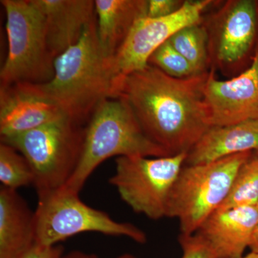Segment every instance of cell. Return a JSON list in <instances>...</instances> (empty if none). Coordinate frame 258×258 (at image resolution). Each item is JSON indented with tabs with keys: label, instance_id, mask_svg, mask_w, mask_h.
<instances>
[{
	"label": "cell",
	"instance_id": "1",
	"mask_svg": "<svg viewBox=\"0 0 258 258\" xmlns=\"http://www.w3.org/2000/svg\"><path fill=\"white\" fill-rule=\"evenodd\" d=\"M208 73L176 79L149 64L120 79L114 98L128 103L147 137L169 155L188 153L211 127L203 92Z\"/></svg>",
	"mask_w": 258,
	"mask_h": 258
},
{
	"label": "cell",
	"instance_id": "2",
	"mask_svg": "<svg viewBox=\"0 0 258 258\" xmlns=\"http://www.w3.org/2000/svg\"><path fill=\"white\" fill-rule=\"evenodd\" d=\"M55 105L68 118L87 123L100 103L114 98L117 77L113 59L103 52L93 19L77 43L55 57L54 76L42 84L27 83Z\"/></svg>",
	"mask_w": 258,
	"mask_h": 258
},
{
	"label": "cell",
	"instance_id": "3",
	"mask_svg": "<svg viewBox=\"0 0 258 258\" xmlns=\"http://www.w3.org/2000/svg\"><path fill=\"white\" fill-rule=\"evenodd\" d=\"M144 132L128 103L108 98L98 105L85 126L79 164L64 187L80 193L93 171L113 157H169Z\"/></svg>",
	"mask_w": 258,
	"mask_h": 258
},
{
	"label": "cell",
	"instance_id": "4",
	"mask_svg": "<svg viewBox=\"0 0 258 258\" xmlns=\"http://www.w3.org/2000/svg\"><path fill=\"white\" fill-rule=\"evenodd\" d=\"M254 152L184 165L168 203L166 217L177 219L181 235H194L228 198L241 166Z\"/></svg>",
	"mask_w": 258,
	"mask_h": 258
},
{
	"label": "cell",
	"instance_id": "5",
	"mask_svg": "<svg viewBox=\"0 0 258 258\" xmlns=\"http://www.w3.org/2000/svg\"><path fill=\"white\" fill-rule=\"evenodd\" d=\"M85 126L67 117L1 139L23 156L35 176L37 196L63 187L79 164Z\"/></svg>",
	"mask_w": 258,
	"mask_h": 258
},
{
	"label": "cell",
	"instance_id": "6",
	"mask_svg": "<svg viewBox=\"0 0 258 258\" xmlns=\"http://www.w3.org/2000/svg\"><path fill=\"white\" fill-rule=\"evenodd\" d=\"M6 13L8 53L0 86L42 84L54 76L55 57L47 45L43 17L32 0H2Z\"/></svg>",
	"mask_w": 258,
	"mask_h": 258
},
{
	"label": "cell",
	"instance_id": "7",
	"mask_svg": "<svg viewBox=\"0 0 258 258\" xmlns=\"http://www.w3.org/2000/svg\"><path fill=\"white\" fill-rule=\"evenodd\" d=\"M35 243L53 247L69 237L98 232L128 237L139 244L147 242L143 230L128 222L115 221L106 212L83 203L79 194L63 187L38 195L35 211Z\"/></svg>",
	"mask_w": 258,
	"mask_h": 258
},
{
	"label": "cell",
	"instance_id": "8",
	"mask_svg": "<svg viewBox=\"0 0 258 258\" xmlns=\"http://www.w3.org/2000/svg\"><path fill=\"white\" fill-rule=\"evenodd\" d=\"M186 157L187 153L164 157H117L109 183L134 212L160 220L166 217L171 190Z\"/></svg>",
	"mask_w": 258,
	"mask_h": 258
},
{
	"label": "cell",
	"instance_id": "9",
	"mask_svg": "<svg viewBox=\"0 0 258 258\" xmlns=\"http://www.w3.org/2000/svg\"><path fill=\"white\" fill-rule=\"evenodd\" d=\"M203 24L208 35L210 69L235 77L255 43L257 2L229 0Z\"/></svg>",
	"mask_w": 258,
	"mask_h": 258
},
{
	"label": "cell",
	"instance_id": "10",
	"mask_svg": "<svg viewBox=\"0 0 258 258\" xmlns=\"http://www.w3.org/2000/svg\"><path fill=\"white\" fill-rule=\"evenodd\" d=\"M212 0H185L174 14L161 18L139 20L113 59L117 83L125 76L149 66L151 55L181 28L203 22Z\"/></svg>",
	"mask_w": 258,
	"mask_h": 258
},
{
	"label": "cell",
	"instance_id": "11",
	"mask_svg": "<svg viewBox=\"0 0 258 258\" xmlns=\"http://www.w3.org/2000/svg\"><path fill=\"white\" fill-rule=\"evenodd\" d=\"M203 92L210 126L258 120V42L249 67L235 77L220 81L210 69Z\"/></svg>",
	"mask_w": 258,
	"mask_h": 258
},
{
	"label": "cell",
	"instance_id": "12",
	"mask_svg": "<svg viewBox=\"0 0 258 258\" xmlns=\"http://www.w3.org/2000/svg\"><path fill=\"white\" fill-rule=\"evenodd\" d=\"M55 105L27 83L0 86V135L8 138L64 118Z\"/></svg>",
	"mask_w": 258,
	"mask_h": 258
},
{
	"label": "cell",
	"instance_id": "13",
	"mask_svg": "<svg viewBox=\"0 0 258 258\" xmlns=\"http://www.w3.org/2000/svg\"><path fill=\"white\" fill-rule=\"evenodd\" d=\"M257 220V205L217 210L195 234L217 258H240L249 248Z\"/></svg>",
	"mask_w": 258,
	"mask_h": 258
},
{
	"label": "cell",
	"instance_id": "14",
	"mask_svg": "<svg viewBox=\"0 0 258 258\" xmlns=\"http://www.w3.org/2000/svg\"><path fill=\"white\" fill-rule=\"evenodd\" d=\"M45 22L47 45L54 57L77 43L96 18L93 0H32Z\"/></svg>",
	"mask_w": 258,
	"mask_h": 258
},
{
	"label": "cell",
	"instance_id": "15",
	"mask_svg": "<svg viewBox=\"0 0 258 258\" xmlns=\"http://www.w3.org/2000/svg\"><path fill=\"white\" fill-rule=\"evenodd\" d=\"M246 152H258V120L210 127L187 153L184 165L208 164Z\"/></svg>",
	"mask_w": 258,
	"mask_h": 258
},
{
	"label": "cell",
	"instance_id": "16",
	"mask_svg": "<svg viewBox=\"0 0 258 258\" xmlns=\"http://www.w3.org/2000/svg\"><path fill=\"white\" fill-rule=\"evenodd\" d=\"M35 244V212L17 190L0 189V258H18Z\"/></svg>",
	"mask_w": 258,
	"mask_h": 258
},
{
	"label": "cell",
	"instance_id": "17",
	"mask_svg": "<svg viewBox=\"0 0 258 258\" xmlns=\"http://www.w3.org/2000/svg\"><path fill=\"white\" fill-rule=\"evenodd\" d=\"M148 0H96L97 30L103 52L113 59L134 25L147 17Z\"/></svg>",
	"mask_w": 258,
	"mask_h": 258
},
{
	"label": "cell",
	"instance_id": "18",
	"mask_svg": "<svg viewBox=\"0 0 258 258\" xmlns=\"http://www.w3.org/2000/svg\"><path fill=\"white\" fill-rule=\"evenodd\" d=\"M169 42L199 75L209 72L208 35L203 22L181 28Z\"/></svg>",
	"mask_w": 258,
	"mask_h": 258
},
{
	"label": "cell",
	"instance_id": "19",
	"mask_svg": "<svg viewBox=\"0 0 258 258\" xmlns=\"http://www.w3.org/2000/svg\"><path fill=\"white\" fill-rule=\"evenodd\" d=\"M258 203V152L241 166L228 198L217 210L256 205Z\"/></svg>",
	"mask_w": 258,
	"mask_h": 258
},
{
	"label": "cell",
	"instance_id": "20",
	"mask_svg": "<svg viewBox=\"0 0 258 258\" xmlns=\"http://www.w3.org/2000/svg\"><path fill=\"white\" fill-rule=\"evenodd\" d=\"M0 181L3 187L17 190L34 185L35 176L27 159L8 144L0 145Z\"/></svg>",
	"mask_w": 258,
	"mask_h": 258
},
{
	"label": "cell",
	"instance_id": "21",
	"mask_svg": "<svg viewBox=\"0 0 258 258\" xmlns=\"http://www.w3.org/2000/svg\"><path fill=\"white\" fill-rule=\"evenodd\" d=\"M149 64L176 79H186L199 75L189 62L171 45L169 40L153 52Z\"/></svg>",
	"mask_w": 258,
	"mask_h": 258
},
{
	"label": "cell",
	"instance_id": "22",
	"mask_svg": "<svg viewBox=\"0 0 258 258\" xmlns=\"http://www.w3.org/2000/svg\"><path fill=\"white\" fill-rule=\"evenodd\" d=\"M179 242L182 250L181 258H217L208 244L198 234H180Z\"/></svg>",
	"mask_w": 258,
	"mask_h": 258
},
{
	"label": "cell",
	"instance_id": "23",
	"mask_svg": "<svg viewBox=\"0 0 258 258\" xmlns=\"http://www.w3.org/2000/svg\"><path fill=\"white\" fill-rule=\"evenodd\" d=\"M183 0H148L147 17L161 18L174 14L184 5Z\"/></svg>",
	"mask_w": 258,
	"mask_h": 258
},
{
	"label": "cell",
	"instance_id": "24",
	"mask_svg": "<svg viewBox=\"0 0 258 258\" xmlns=\"http://www.w3.org/2000/svg\"><path fill=\"white\" fill-rule=\"evenodd\" d=\"M62 248L60 246L45 247L35 243L18 258H62Z\"/></svg>",
	"mask_w": 258,
	"mask_h": 258
},
{
	"label": "cell",
	"instance_id": "25",
	"mask_svg": "<svg viewBox=\"0 0 258 258\" xmlns=\"http://www.w3.org/2000/svg\"><path fill=\"white\" fill-rule=\"evenodd\" d=\"M62 258H98L96 255L92 254L85 253V252H80V251H74L64 256ZM116 258H138L136 256L132 255L131 254H124Z\"/></svg>",
	"mask_w": 258,
	"mask_h": 258
},
{
	"label": "cell",
	"instance_id": "26",
	"mask_svg": "<svg viewBox=\"0 0 258 258\" xmlns=\"http://www.w3.org/2000/svg\"><path fill=\"white\" fill-rule=\"evenodd\" d=\"M258 210V203L257 204ZM251 252H258V220L257 225H256L255 229L252 237V242H251L250 246H249Z\"/></svg>",
	"mask_w": 258,
	"mask_h": 258
},
{
	"label": "cell",
	"instance_id": "27",
	"mask_svg": "<svg viewBox=\"0 0 258 258\" xmlns=\"http://www.w3.org/2000/svg\"><path fill=\"white\" fill-rule=\"evenodd\" d=\"M240 258H258V252H251Z\"/></svg>",
	"mask_w": 258,
	"mask_h": 258
},
{
	"label": "cell",
	"instance_id": "28",
	"mask_svg": "<svg viewBox=\"0 0 258 258\" xmlns=\"http://www.w3.org/2000/svg\"></svg>",
	"mask_w": 258,
	"mask_h": 258
}]
</instances>
